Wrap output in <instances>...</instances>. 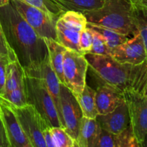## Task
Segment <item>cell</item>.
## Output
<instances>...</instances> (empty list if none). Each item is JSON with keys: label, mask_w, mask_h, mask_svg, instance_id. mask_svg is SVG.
Masks as SVG:
<instances>
[{"label": "cell", "mask_w": 147, "mask_h": 147, "mask_svg": "<svg viewBox=\"0 0 147 147\" xmlns=\"http://www.w3.org/2000/svg\"><path fill=\"white\" fill-rule=\"evenodd\" d=\"M0 22L7 45L24 70L41 64L48 57L44 38L34 32L10 2L0 7Z\"/></svg>", "instance_id": "1"}, {"label": "cell", "mask_w": 147, "mask_h": 147, "mask_svg": "<svg viewBox=\"0 0 147 147\" xmlns=\"http://www.w3.org/2000/svg\"><path fill=\"white\" fill-rule=\"evenodd\" d=\"M84 56L98 85L111 86L122 93L131 90L147 94L146 60L131 65L119 63L111 55L86 53Z\"/></svg>", "instance_id": "2"}, {"label": "cell", "mask_w": 147, "mask_h": 147, "mask_svg": "<svg viewBox=\"0 0 147 147\" xmlns=\"http://www.w3.org/2000/svg\"><path fill=\"white\" fill-rule=\"evenodd\" d=\"M87 23L129 36L136 34L132 7L128 0H106L100 8L83 11Z\"/></svg>", "instance_id": "3"}, {"label": "cell", "mask_w": 147, "mask_h": 147, "mask_svg": "<svg viewBox=\"0 0 147 147\" xmlns=\"http://www.w3.org/2000/svg\"><path fill=\"white\" fill-rule=\"evenodd\" d=\"M24 85L27 104L34 106L51 127H62L54 102L42 80L25 76Z\"/></svg>", "instance_id": "4"}, {"label": "cell", "mask_w": 147, "mask_h": 147, "mask_svg": "<svg viewBox=\"0 0 147 147\" xmlns=\"http://www.w3.org/2000/svg\"><path fill=\"white\" fill-rule=\"evenodd\" d=\"M9 2L40 37L57 41L56 22L58 17L21 0H9Z\"/></svg>", "instance_id": "5"}, {"label": "cell", "mask_w": 147, "mask_h": 147, "mask_svg": "<svg viewBox=\"0 0 147 147\" xmlns=\"http://www.w3.org/2000/svg\"><path fill=\"white\" fill-rule=\"evenodd\" d=\"M7 102L15 114L32 147H46L42 132L46 128L50 126L40 116L34 106L27 104L19 107L12 105L8 100Z\"/></svg>", "instance_id": "6"}, {"label": "cell", "mask_w": 147, "mask_h": 147, "mask_svg": "<svg viewBox=\"0 0 147 147\" xmlns=\"http://www.w3.org/2000/svg\"><path fill=\"white\" fill-rule=\"evenodd\" d=\"M130 119V126L140 147L145 146L147 132V94L131 90L123 92Z\"/></svg>", "instance_id": "7"}, {"label": "cell", "mask_w": 147, "mask_h": 147, "mask_svg": "<svg viewBox=\"0 0 147 147\" xmlns=\"http://www.w3.org/2000/svg\"><path fill=\"white\" fill-rule=\"evenodd\" d=\"M88 63L84 55L71 50H66L63 60L64 85L73 93L78 96L86 84V74Z\"/></svg>", "instance_id": "8"}, {"label": "cell", "mask_w": 147, "mask_h": 147, "mask_svg": "<svg viewBox=\"0 0 147 147\" xmlns=\"http://www.w3.org/2000/svg\"><path fill=\"white\" fill-rule=\"evenodd\" d=\"M60 105L64 129L76 142L83 115L79 103L65 85L60 83Z\"/></svg>", "instance_id": "9"}, {"label": "cell", "mask_w": 147, "mask_h": 147, "mask_svg": "<svg viewBox=\"0 0 147 147\" xmlns=\"http://www.w3.org/2000/svg\"><path fill=\"white\" fill-rule=\"evenodd\" d=\"M24 71L25 76L40 78L42 80L53 98L55 106L57 110L60 124H61L62 128L64 129V123H63V117H62L61 105H60V83L55 72L52 69L50 60H49V56L41 64L32 68L24 70Z\"/></svg>", "instance_id": "10"}, {"label": "cell", "mask_w": 147, "mask_h": 147, "mask_svg": "<svg viewBox=\"0 0 147 147\" xmlns=\"http://www.w3.org/2000/svg\"><path fill=\"white\" fill-rule=\"evenodd\" d=\"M133 36V38L111 50V56L119 63L139 65L146 60V45L138 33Z\"/></svg>", "instance_id": "11"}, {"label": "cell", "mask_w": 147, "mask_h": 147, "mask_svg": "<svg viewBox=\"0 0 147 147\" xmlns=\"http://www.w3.org/2000/svg\"><path fill=\"white\" fill-rule=\"evenodd\" d=\"M0 116L10 147H32L7 100L0 96Z\"/></svg>", "instance_id": "12"}, {"label": "cell", "mask_w": 147, "mask_h": 147, "mask_svg": "<svg viewBox=\"0 0 147 147\" xmlns=\"http://www.w3.org/2000/svg\"><path fill=\"white\" fill-rule=\"evenodd\" d=\"M96 119L101 129L113 134L120 133L130 125L129 111L124 100L113 111L98 114Z\"/></svg>", "instance_id": "13"}, {"label": "cell", "mask_w": 147, "mask_h": 147, "mask_svg": "<svg viewBox=\"0 0 147 147\" xmlns=\"http://www.w3.org/2000/svg\"><path fill=\"white\" fill-rule=\"evenodd\" d=\"M95 90L98 114H106L113 111L124 100L122 92L106 85H98Z\"/></svg>", "instance_id": "14"}, {"label": "cell", "mask_w": 147, "mask_h": 147, "mask_svg": "<svg viewBox=\"0 0 147 147\" xmlns=\"http://www.w3.org/2000/svg\"><path fill=\"white\" fill-rule=\"evenodd\" d=\"M101 128L96 119L83 116L78 135V147H96Z\"/></svg>", "instance_id": "15"}, {"label": "cell", "mask_w": 147, "mask_h": 147, "mask_svg": "<svg viewBox=\"0 0 147 147\" xmlns=\"http://www.w3.org/2000/svg\"><path fill=\"white\" fill-rule=\"evenodd\" d=\"M48 50L49 60L52 69L57 76L60 83L64 84L63 78V60L67 49L58 42L53 39L44 38Z\"/></svg>", "instance_id": "16"}, {"label": "cell", "mask_w": 147, "mask_h": 147, "mask_svg": "<svg viewBox=\"0 0 147 147\" xmlns=\"http://www.w3.org/2000/svg\"><path fill=\"white\" fill-rule=\"evenodd\" d=\"M56 34L57 42L63 47L67 50H71L83 54L79 44L80 32L67 28L57 19L56 22Z\"/></svg>", "instance_id": "17"}, {"label": "cell", "mask_w": 147, "mask_h": 147, "mask_svg": "<svg viewBox=\"0 0 147 147\" xmlns=\"http://www.w3.org/2000/svg\"><path fill=\"white\" fill-rule=\"evenodd\" d=\"M24 69L20 64L17 57L9 60L6 68V80L3 94L24 84Z\"/></svg>", "instance_id": "18"}, {"label": "cell", "mask_w": 147, "mask_h": 147, "mask_svg": "<svg viewBox=\"0 0 147 147\" xmlns=\"http://www.w3.org/2000/svg\"><path fill=\"white\" fill-rule=\"evenodd\" d=\"M60 10L83 12L88 10L96 9L103 6L106 0H51Z\"/></svg>", "instance_id": "19"}, {"label": "cell", "mask_w": 147, "mask_h": 147, "mask_svg": "<svg viewBox=\"0 0 147 147\" xmlns=\"http://www.w3.org/2000/svg\"><path fill=\"white\" fill-rule=\"evenodd\" d=\"M95 94L96 90L86 84L81 93L76 97L85 117L96 119L97 116L98 112L95 103Z\"/></svg>", "instance_id": "20"}, {"label": "cell", "mask_w": 147, "mask_h": 147, "mask_svg": "<svg viewBox=\"0 0 147 147\" xmlns=\"http://www.w3.org/2000/svg\"><path fill=\"white\" fill-rule=\"evenodd\" d=\"M58 20L66 27L81 32L87 27V20L80 11H66L60 14Z\"/></svg>", "instance_id": "21"}, {"label": "cell", "mask_w": 147, "mask_h": 147, "mask_svg": "<svg viewBox=\"0 0 147 147\" xmlns=\"http://www.w3.org/2000/svg\"><path fill=\"white\" fill-rule=\"evenodd\" d=\"M87 26L90 28L96 30L103 37V40H105L106 45L110 48L111 50H113L117 46L123 44L129 40L128 36L116 32L113 30H109V29L105 28V27H102L97 25H92V24H87Z\"/></svg>", "instance_id": "22"}, {"label": "cell", "mask_w": 147, "mask_h": 147, "mask_svg": "<svg viewBox=\"0 0 147 147\" xmlns=\"http://www.w3.org/2000/svg\"><path fill=\"white\" fill-rule=\"evenodd\" d=\"M55 147H78L76 141L60 126L50 127Z\"/></svg>", "instance_id": "23"}, {"label": "cell", "mask_w": 147, "mask_h": 147, "mask_svg": "<svg viewBox=\"0 0 147 147\" xmlns=\"http://www.w3.org/2000/svg\"><path fill=\"white\" fill-rule=\"evenodd\" d=\"M134 25L136 33L140 35L145 45H146L147 38V10L135 9L132 8Z\"/></svg>", "instance_id": "24"}, {"label": "cell", "mask_w": 147, "mask_h": 147, "mask_svg": "<svg viewBox=\"0 0 147 147\" xmlns=\"http://www.w3.org/2000/svg\"><path fill=\"white\" fill-rule=\"evenodd\" d=\"M116 147H140L129 125L124 130L116 134Z\"/></svg>", "instance_id": "25"}, {"label": "cell", "mask_w": 147, "mask_h": 147, "mask_svg": "<svg viewBox=\"0 0 147 147\" xmlns=\"http://www.w3.org/2000/svg\"><path fill=\"white\" fill-rule=\"evenodd\" d=\"M90 29L91 30L92 32L93 40H92L91 49H90V52L88 53L98 55H111V50L107 46L106 42L103 40V37L96 30H93L91 28Z\"/></svg>", "instance_id": "26"}, {"label": "cell", "mask_w": 147, "mask_h": 147, "mask_svg": "<svg viewBox=\"0 0 147 147\" xmlns=\"http://www.w3.org/2000/svg\"><path fill=\"white\" fill-rule=\"evenodd\" d=\"M2 96L4 99L8 100L9 103L14 106H21L27 105V100H26L25 90H24V85H21L18 86L14 90L8 92V93H4L3 95H0Z\"/></svg>", "instance_id": "27"}, {"label": "cell", "mask_w": 147, "mask_h": 147, "mask_svg": "<svg viewBox=\"0 0 147 147\" xmlns=\"http://www.w3.org/2000/svg\"><path fill=\"white\" fill-rule=\"evenodd\" d=\"M21 1L38 7L45 12L57 17H59V16L63 13V11L60 10V8L51 0H21Z\"/></svg>", "instance_id": "28"}, {"label": "cell", "mask_w": 147, "mask_h": 147, "mask_svg": "<svg viewBox=\"0 0 147 147\" xmlns=\"http://www.w3.org/2000/svg\"><path fill=\"white\" fill-rule=\"evenodd\" d=\"M92 36L91 30L88 27H86V29L80 32V47L83 54H86L90 52L92 46Z\"/></svg>", "instance_id": "29"}, {"label": "cell", "mask_w": 147, "mask_h": 147, "mask_svg": "<svg viewBox=\"0 0 147 147\" xmlns=\"http://www.w3.org/2000/svg\"><path fill=\"white\" fill-rule=\"evenodd\" d=\"M96 147H116V134L101 129Z\"/></svg>", "instance_id": "30"}, {"label": "cell", "mask_w": 147, "mask_h": 147, "mask_svg": "<svg viewBox=\"0 0 147 147\" xmlns=\"http://www.w3.org/2000/svg\"><path fill=\"white\" fill-rule=\"evenodd\" d=\"M9 62V55H0V95H2L4 93L6 80V68Z\"/></svg>", "instance_id": "31"}, {"label": "cell", "mask_w": 147, "mask_h": 147, "mask_svg": "<svg viewBox=\"0 0 147 147\" xmlns=\"http://www.w3.org/2000/svg\"><path fill=\"white\" fill-rule=\"evenodd\" d=\"M0 55H9V60L15 58L16 56L12 50L9 48L5 39L4 32L0 22Z\"/></svg>", "instance_id": "32"}, {"label": "cell", "mask_w": 147, "mask_h": 147, "mask_svg": "<svg viewBox=\"0 0 147 147\" xmlns=\"http://www.w3.org/2000/svg\"><path fill=\"white\" fill-rule=\"evenodd\" d=\"M0 147H10L1 116H0Z\"/></svg>", "instance_id": "33"}, {"label": "cell", "mask_w": 147, "mask_h": 147, "mask_svg": "<svg viewBox=\"0 0 147 147\" xmlns=\"http://www.w3.org/2000/svg\"><path fill=\"white\" fill-rule=\"evenodd\" d=\"M50 127L51 126L46 128L42 132V136L45 142L46 147H55L54 143H53V136H52L51 131H50Z\"/></svg>", "instance_id": "34"}, {"label": "cell", "mask_w": 147, "mask_h": 147, "mask_svg": "<svg viewBox=\"0 0 147 147\" xmlns=\"http://www.w3.org/2000/svg\"><path fill=\"white\" fill-rule=\"evenodd\" d=\"M135 9L147 10V0H128Z\"/></svg>", "instance_id": "35"}, {"label": "cell", "mask_w": 147, "mask_h": 147, "mask_svg": "<svg viewBox=\"0 0 147 147\" xmlns=\"http://www.w3.org/2000/svg\"><path fill=\"white\" fill-rule=\"evenodd\" d=\"M9 3V0H0V7L6 5Z\"/></svg>", "instance_id": "36"}]
</instances>
